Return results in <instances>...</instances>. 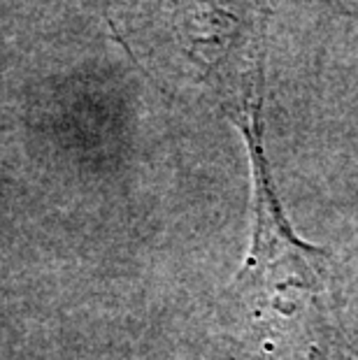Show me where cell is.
<instances>
[{
    "mask_svg": "<svg viewBox=\"0 0 358 360\" xmlns=\"http://www.w3.org/2000/svg\"><path fill=\"white\" fill-rule=\"evenodd\" d=\"M240 128L254 172L251 242L235 279L242 358L331 360L335 328L326 256L288 226L263 156L258 121H242Z\"/></svg>",
    "mask_w": 358,
    "mask_h": 360,
    "instance_id": "cell-1",
    "label": "cell"
}]
</instances>
